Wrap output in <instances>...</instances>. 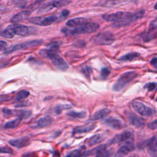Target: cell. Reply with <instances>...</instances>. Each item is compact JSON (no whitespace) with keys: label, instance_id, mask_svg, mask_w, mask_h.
<instances>
[{"label":"cell","instance_id":"cell-12","mask_svg":"<svg viewBox=\"0 0 157 157\" xmlns=\"http://www.w3.org/2000/svg\"><path fill=\"white\" fill-rule=\"evenodd\" d=\"M146 146L148 155L151 157H157V134L147 141Z\"/></svg>","mask_w":157,"mask_h":157},{"label":"cell","instance_id":"cell-35","mask_svg":"<svg viewBox=\"0 0 157 157\" xmlns=\"http://www.w3.org/2000/svg\"><path fill=\"white\" fill-rule=\"evenodd\" d=\"M147 127L150 129H157V119L152 121L147 124Z\"/></svg>","mask_w":157,"mask_h":157},{"label":"cell","instance_id":"cell-23","mask_svg":"<svg viewBox=\"0 0 157 157\" xmlns=\"http://www.w3.org/2000/svg\"><path fill=\"white\" fill-rule=\"evenodd\" d=\"M96 127V125L94 124H88L85 126H81V127H77L74 129V132L76 134H82V133H86L91 131L93 130Z\"/></svg>","mask_w":157,"mask_h":157},{"label":"cell","instance_id":"cell-36","mask_svg":"<svg viewBox=\"0 0 157 157\" xmlns=\"http://www.w3.org/2000/svg\"><path fill=\"white\" fill-rule=\"evenodd\" d=\"M12 152H13V151H12V150L10 148L7 147V146H6V147H2L1 148V153H2L12 154Z\"/></svg>","mask_w":157,"mask_h":157},{"label":"cell","instance_id":"cell-21","mask_svg":"<svg viewBox=\"0 0 157 157\" xmlns=\"http://www.w3.org/2000/svg\"><path fill=\"white\" fill-rule=\"evenodd\" d=\"M53 121V118L51 116L47 115L42 117L39 119H38L36 121V124H37V126L40 127V128H42V127H45V126L51 124L52 123Z\"/></svg>","mask_w":157,"mask_h":157},{"label":"cell","instance_id":"cell-3","mask_svg":"<svg viewBox=\"0 0 157 157\" xmlns=\"http://www.w3.org/2000/svg\"><path fill=\"white\" fill-rule=\"evenodd\" d=\"M99 28V24L88 21L74 29H69L67 28H63L62 29V32L66 35L68 36H73L81 34H89L96 31Z\"/></svg>","mask_w":157,"mask_h":157},{"label":"cell","instance_id":"cell-27","mask_svg":"<svg viewBox=\"0 0 157 157\" xmlns=\"http://www.w3.org/2000/svg\"><path fill=\"white\" fill-rule=\"evenodd\" d=\"M85 151L83 148H80V149H76L71 151L69 152L66 157H81L85 154Z\"/></svg>","mask_w":157,"mask_h":157},{"label":"cell","instance_id":"cell-18","mask_svg":"<svg viewBox=\"0 0 157 157\" xmlns=\"http://www.w3.org/2000/svg\"><path fill=\"white\" fill-rule=\"evenodd\" d=\"M30 15L31 12L29 10H23L13 15V17L10 19V21L13 23H16L21 21L26 20Z\"/></svg>","mask_w":157,"mask_h":157},{"label":"cell","instance_id":"cell-4","mask_svg":"<svg viewBox=\"0 0 157 157\" xmlns=\"http://www.w3.org/2000/svg\"><path fill=\"white\" fill-rule=\"evenodd\" d=\"M138 75V74L133 71H128L121 74L117 79L113 86V90L119 91L121 90L129 82L134 80Z\"/></svg>","mask_w":157,"mask_h":157},{"label":"cell","instance_id":"cell-20","mask_svg":"<svg viewBox=\"0 0 157 157\" xmlns=\"http://www.w3.org/2000/svg\"><path fill=\"white\" fill-rule=\"evenodd\" d=\"M157 37V28L149 29L148 31H145L141 34V38L145 42H149Z\"/></svg>","mask_w":157,"mask_h":157},{"label":"cell","instance_id":"cell-14","mask_svg":"<svg viewBox=\"0 0 157 157\" xmlns=\"http://www.w3.org/2000/svg\"><path fill=\"white\" fill-rule=\"evenodd\" d=\"M104 123L108 126L109 127L116 130L121 129L124 127V124L123 123L122 121L112 117H110L106 118L104 120Z\"/></svg>","mask_w":157,"mask_h":157},{"label":"cell","instance_id":"cell-19","mask_svg":"<svg viewBox=\"0 0 157 157\" xmlns=\"http://www.w3.org/2000/svg\"><path fill=\"white\" fill-rule=\"evenodd\" d=\"M106 138V136L103 133L96 134L92 136L87 141L86 144L88 147H91L96 145L102 141H103Z\"/></svg>","mask_w":157,"mask_h":157},{"label":"cell","instance_id":"cell-15","mask_svg":"<svg viewBox=\"0 0 157 157\" xmlns=\"http://www.w3.org/2000/svg\"><path fill=\"white\" fill-rule=\"evenodd\" d=\"M132 136V133L129 131H124L121 134H117L115 136H114L112 139L110 140V144H118L120 142H123L124 141L128 140L131 138Z\"/></svg>","mask_w":157,"mask_h":157},{"label":"cell","instance_id":"cell-7","mask_svg":"<svg viewBox=\"0 0 157 157\" xmlns=\"http://www.w3.org/2000/svg\"><path fill=\"white\" fill-rule=\"evenodd\" d=\"M43 40L42 39H36V40H33L28 42H25L23 43L16 44L14 45L11 46L9 48H7L4 53L6 54H9L18 50H26L29 48H32L34 47L38 46L40 45L42 43Z\"/></svg>","mask_w":157,"mask_h":157},{"label":"cell","instance_id":"cell-8","mask_svg":"<svg viewBox=\"0 0 157 157\" xmlns=\"http://www.w3.org/2000/svg\"><path fill=\"white\" fill-rule=\"evenodd\" d=\"M131 106L132 109L140 115L145 117H151L154 115V110L139 101H134Z\"/></svg>","mask_w":157,"mask_h":157},{"label":"cell","instance_id":"cell-17","mask_svg":"<svg viewBox=\"0 0 157 157\" xmlns=\"http://www.w3.org/2000/svg\"><path fill=\"white\" fill-rule=\"evenodd\" d=\"M88 21H89L88 19L85 18H81V17L75 18H72L67 20L66 23V26L68 28H69L74 29Z\"/></svg>","mask_w":157,"mask_h":157},{"label":"cell","instance_id":"cell-43","mask_svg":"<svg viewBox=\"0 0 157 157\" xmlns=\"http://www.w3.org/2000/svg\"><path fill=\"white\" fill-rule=\"evenodd\" d=\"M128 157H135L134 156H128Z\"/></svg>","mask_w":157,"mask_h":157},{"label":"cell","instance_id":"cell-38","mask_svg":"<svg viewBox=\"0 0 157 157\" xmlns=\"http://www.w3.org/2000/svg\"><path fill=\"white\" fill-rule=\"evenodd\" d=\"M91 69L89 67H85L84 68L82 69V72L83 74L86 76V77H88L90 75V73H91Z\"/></svg>","mask_w":157,"mask_h":157},{"label":"cell","instance_id":"cell-31","mask_svg":"<svg viewBox=\"0 0 157 157\" xmlns=\"http://www.w3.org/2000/svg\"><path fill=\"white\" fill-rule=\"evenodd\" d=\"M71 108V106L69 104H58L54 107V112L56 115L60 114L63 110H66Z\"/></svg>","mask_w":157,"mask_h":157},{"label":"cell","instance_id":"cell-44","mask_svg":"<svg viewBox=\"0 0 157 157\" xmlns=\"http://www.w3.org/2000/svg\"><path fill=\"white\" fill-rule=\"evenodd\" d=\"M156 101H157V96H156Z\"/></svg>","mask_w":157,"mask_h":157},{"label":"cell","instance_id":"cell-34","mask_svg":"<svg viewBox=\"0 0 157 157\" xmlns=\"http://www.w3.org/2000/svg\"><path fill=\"white\" fill-rule=\"evenodd\" d=\"M110 73V70L107 68V67H104L101 69V76L102 77V78H106Z\"/></svg>","mask_w":157,"mask_h":157},{"label":"cell","instance_id":"cell-25","mask_svg":"<svg viewBox=\"0 0 157 157\" xmlns=\"http://www.w3.org/2000/svg\"><path fill=\"white\" fill-rule=\"evenodd\" d=\"M140 55V53L137 52H131L120 57L118 60L121 61H131L134 59L137 58Z\"/></svg>","mask_w":157,"mask_h":157},{"label":"cell","instance_id":"cell-24","mask_svg":"<svg viewBox=\"0 0 157 157\" xmlns=\"http://www.w3.org/2000/svg\"><path fill=\"white\" fill-rule=\"evenodd\" d=\"M105 150H106V145H101L98 147H96L90 150H88L87 151L85 152V156H91L93 155H97L103 151H104Z\"/></svg>","mask_w":157,"mask_h":157},{"label":"cell","instance_id":"cell-13","mask_svg":"<svg viewBox=\"0 0 157 157\" xmlns=\"http://www.w3.org/2000/svg\"><path fill=\"white\" fill-rule=\"evenodd\" d=\"M135 148L134 145L132 141H128L125 143L121 147L119 148L116 153L115 154V157H124L128 155L130 151L134 150Z\"/></svg>","mask_w":157,"mask_h":157},{"label":"cell","instance_id":"cell-42","mask_svg":"<svg viewBox=\"0 0 157 157\" xmlns=\"http://www.w3.org/2000/svg\"><path fill=\"white\" fill-rule=\"evenodd\" d=\"M154 9H156V10H157V2L155 3V6H154Z\"/></svg>","mask_w":157,"mask_h":157},{"label":"cell","instance_id":"cell-39","mask_svg":"<svg viewBox=\"0 0 157 157\" xmlns=\"http://www.w3.org/2000/svg\"><path fill=\"white\" fill-rule=\"evenodd\" d=\"M150 64L155 69H157V56L153 57L151 59Z\"/></svg>","mask_w":157,"mask_h":157},{"label":"cell","instance_id":"cell-37","mask_svg":"<svg viewBox=\"0 0 157 157\" xmlns=\"http://www.w3.org/2000/svg\"><path fill=\"white\" fill-rule=\"evenodd\" d=\"M157 28V17L152 20L149 24V29H156Z\"/></svg>","mask_w":157,"mask_h":157},{"label":"cell","instance_id":"cell-6","mask_svg":"<svg viewBox=\"0 0 157 157\" xmlns=\"http://www.w3.org/2000/svg\"><path fill=\"white\" fill-rule=\"evenodd\" d=\"M91 41L96 45H108L113 42L114 37L110 32H101L94 36L91 39Z\"/></svg>","mask_w":157,"mask_h":157},{"label":"cell","instance_id":"cell-30","mask_svg":"<svg viewBox=\"0 0 157 157\" xmlns=\"http://www.w3.org/2000/svg\"><path fill=\"white\" fill-rule=\"evenodd\" d=\"M15 114L19 117V118L21 119H26L29 118L32 112L31 110H18L15 112Z\"/></svg>","mask_w":157,"mask_h":157},{"label":"cell","instance_id":"cell-29","mask_svg":"<svg viewBox=\"0 0 157 157\" xmlns=\"http://www.w3.org/2000/svg\"><path fill=\"white\" fill-rule=\"evenodd\" d=\"M29 95V92L27 90H21L20 91H18L15 98H14V101L15 102H18V101H20L26 98H27L28 96Z\"/></svg>","mask_w":157,"mask_h":157},{"label":"cell","instance_id":"cell-22","mask_svg":"<svg viewBox=\"0 0 157 157\" xmlns=\"http://www.w3.org/2000/svg\"><path fill=\"white\" fill-rule=\"evenodd\" d=\"M110 113V110L104 108L96 112L91 117L92 120H98L106 117Z\"/></svg>","mask_w":157,"mask_h":157},{"label":"cell","instance_id":"cell-16","mask_svg":"<svg viewBox=\"0 0 157 157\" xmlns=\"http://www.w3.org/2000/svg\"><path fill=\"white\" fill-rule=\"evenodd\" d=\"M30 140L28 137H21L17 139H11L9 141V144L16 148H20L26 147L30 144Z\"/></svg>","mask_w":157,"mask_h":157},{"label":"cell","instance_id":"cell-1","mask_svg":"<svg viewBox=\"0 0 157 157\" xmlns=\"http://www.w3.org/2000/svg\"><path fill=\"white\" fill-rule=\"evenodd\" d=\"M34 29L30 26L21 24H13L8 26L1 33V36L4 38L10 39L15 35L26 36L33 33Z\"/></svg>","mask_w":157,"mask_h":157},{"label":"cell","instance_id":"cell-28","mask_svg":"<svg viewBox=\"0 0 157 157\" xmlns=\"http://www.w3.org/2000/svg\"><path fill=\"white\" fill-rule=\"evenodd\" d=\"M66 115L72 118H85L86 116L85 112H75V111H70L68 112Z\"/></svg>","mask_w":157,"mask_h":157},{"label":"cell","instance_id":"cell-11","mask_svg":"<svg viewBox=\"0 0 157 157\" xmlns=\"http://www.w3.org/2000/svg\"><path fill=\"white\" fill-rule=\"evenodd\" d=\"M126 117L129 123L136 128H143L145 125V121L144 119L140 118L132 112H128L126 113Z\"/></svg>","mask_w":157,"mask_h":157},{"label":"cell","instance_id":"cell-32","mask_svg":"<svg viewBox=\"0 0 157 157\" xmlns=\"http://www.w3.org/2000/svg\"><path fill=\"white\" fill-rule=\"evenodd\" d=\"M14 113L15 112H13L12 110L6 108V107H4L2 109V116L4 118H8L12 117L14 114Z\"/></svg>","mask_w":157,"mask_h":157},{"label":"cell","instance_id":"cell-9","mask_svg":"<svg viewBox=\"0 0 157 157\" xmlns=\"http://www.w3.org/2000/svg\"><path fill=\"white\" fill-rule=\"evenodd\" d=\"M71 2L69 0H53L44 4L38 10L37 13H43L50 11L54 8H59L66 6Z\"/></svg>","mask_w":157,"mask_h":157},{"label":"cell","instance_id":"cell-10","mask_svg":"<svg viewBox=\"0 0 157 157\" xmlns=\"http://www.w3.org/2000/svg\"><path fill=\"white\" fill-rule=\"evenodd\" d=\"M58 17L55 15H50L46 17H34L29 20V23L40 26H47L57 21Z\"/></svg>","mask_w":157,"mask_h":157},{"label":"cell","instance_id":"cell-5","mask_svg":"<svg viewBox=\"0 0 157 157\" xmlns=\"http://www.w3.org/2000/svg\"><path fill=\"white\" fill-rule=\"evenodd\" d=\"M145 14V10H141L137 12L132 13L129 12H126V13L123 18L118 22L115 23L113 26L115 27H122L130 25L131 23H133L139 19L142 18Z\"/></svg>","mask_w":157,"mask_h":157},{"label":"cell","instance_id":"cell-2","mask_svg":"<svg viewBox=\"0 0 157 157\" xmlns=\"http://www.w3.org/2000/svg\"><path fill=\"white\" fill-rule=\"evenodd\" d=\"M39 54L43 58L49 59L54 67L58 70L64 71L69 67L67 63L56 52L50 49H42L39 52Z\"/></svg>","mask_w":157,"mask_h":157},{"label":"cell","instance_id":"cell-40","mask_svg":"<svg viewBox=\"0 0 157 157\" xmlns=\"http://www.w3.org/2000/svg\"><path fill=\"white\" fill-rule=\"evenodd\" d=\"M7 49V44L1 40L0 42V50L1 51H5Z\"/></svg>","mask_w":157,"mask_h":157},{"label":"cell","instance_id":"cell-41","mask_svg":"<svg viewBox=\"0 0 157 157\" xmlns=\"http://www.w3.org/2000/svg\"><path fill=\"white\" fill-rule=\"evenodd\" d=\"M69 14V10H63L61 11V15L60 17L63 18H65L66 17H67Z\"/></svg>","mask_w":157,"mask_h":157},{"label":"cell","instance_id":"cell-33","mask_svg":"<svg viewBox=\"0 0 157 157\" xmlns=\"http://www.w3.org/2000/svg\"><path fill=\"white\" fill-rule=\"evenodd\" d=\"M156 87H157V83H154V82L148 83L144 86V88L147 89L148 91H150L154 90L155 89H156Z\"/></svg>","mask_w":157,"mask_h":157},{"label":"cell","instance_id":"cell-26","mask_svg":"<svg viewBox=\"0 0 157 157\" xmlns=\"http://www.w3.org/2000/svg\"><path fill=\"white\" fill-rule=\"evenodd\" d=\"M21 118H17L15 120H13L12 121H8L7 123H6L4 126H3V128L4 129H12V128H15L16 127H17L20 123H21Z\"/></svg>","mask_w":157,"mask_h":157}]
</instances>
